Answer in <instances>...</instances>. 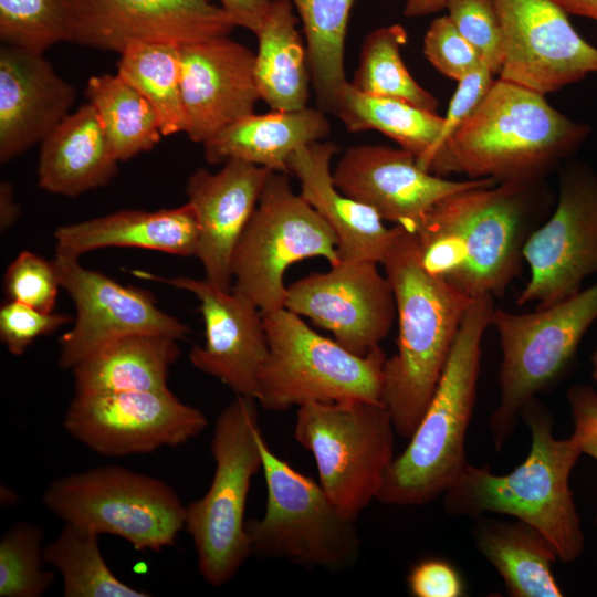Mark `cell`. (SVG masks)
<instances>
[{
    "label": "cell",
    "instance_id": "52a82bcc",
    "mask_svg": "<svg viewBox=\"0 0 597 597\" xmlns=\"http://www.w3.org/2000/svg\"><path fill=\"white\" fill-rule=\"evenodd\" d=\"M262 316L269 345L255 397L262 408L284 411L308 402L381 401L387 357L380 345L360 356L320 335L285 307Z\"/></svg>",
    "mask_w": 597,
    "mask_h": 597
},
{
    "label": "cell",
    "instance_id": "4dcf8cb0",
    "mask_svg": "<svg viewBox=\"0 0 597 597\" xmlns=\"http://www.w3.org/2000/svg\"><path fill=\"white\" fill-rule=\"evenodd\" d=\"M349 132L377 130L392 139L420 163L434 144L443 116L407 102L374 96L346 83L335 112Z\"/></svg>",
    "mask_w": 597,
    "mask_h": 597
},
{
    "label": "cell",
    "instance_id": "ba28073f",
    "mask_svg": "<svg viewBox=\"0 0 597 597\" xmlns=\"http://www.w3.org/2000/svg\"><path fill=\"white\" fill-rule=\"evenodd\" d=\"M595 322L597 282L531 313L494 307L491 326L499 334L502 360L500 401L489 429L496 450L514 432L524 405L564 373Z\"/></svg>",
    "mask_w": 597,
    "mask_h": 597
},
{
    "label": "cell",
    "instance_id": "74e56055",
    "mask_svg": "<svg viewBox=\"0 0 597 597\" xmlns=\"http://www.w3.org/2000/svg\"><path fill=\"white\" fill-rule=\"evenodd\" d=\"M43 531L20 522L0 541V596L40 597L53 584V572L42 568Z\"/></svg>",
    "mask_w": 597,
    "mask_h": 597
},
{
    "label": "cell",
    "instance_id": "9c48e42d",
    "mask_svg": "<svg viewBox=\"0 0 597 597\" xmlns=\"http://www.w3.org/2000/svg\"><path fill=\"white\" fill-rule=\"evenodd\" d=\"M266 505L260 519L245 520L251 555L325 569L352 566L362 538L320 483L295 470L260 440Z\"/></svg>",
    "mask_w": 597,
    "mask_h": 597
},
{
    "label": "cell",
    "instance_id": "7bdbcfd3",
    "mask_svg": "<svg viewBox=\"0 0 597 597\" xmlns=\"http://www.w3.org/2000/svg\"><path fill=\"white\" fill-rule=\"evenodd\" d=\"M72 322L62 313H46L7 300L0 307V338L7 349L20 356L40 336L49 335Z\"/></svg>",
    "mask_w": 597,
    "mask_h": 597
},
{
    "label": "cell",
    "instance_id": "83f0119b",
    "mask_svg": "<svg viewBox=\"0 0 597 597\" xmlns=\"http://www.w3.org/2000/svg\"><path fill=\"white\" fill-rule=\"evenodd\" d=\"M177 341L139 334L106 344L71 369L75 394L168 389L169 368L180 355Z\"/></svg>",
    "mask_w": 597,
    "mask_h": 597
},
{
    "label": "cell",
    "instance_id": "ffe728a7",
    "mask_svg": "<svg viewBox=\"0 0 597 597\" xmlns=\"http://www.w3.org/2000/svg\"><path fill=\"white\" fill-rule=\"evenodd\" d=\"M332 175L344 195L370 207L384 221L410 231L444 197L496 184L489 178L444 179L423 170L411 153L385 145L348 147Z\"/></svg>",
    "mask_w": 597,
    "mask_h": 597
},
{
    "label": "cell",
    "instance_id": "3957f363",
    "mask_svg": "<svg viewBox=\"0 0 597 597\" xmlns=\"http://www.w3.org/2000/svg\"><path fill=\"white\" fill-rule=\"evenodd\" d=\"M531 432L525 460L510 473L468 463L442 495L450 516L476 519L484 513L513 516L536 528L553 546L558 561L570 563L584 551L585 535L569 476L582 451L572 436L556 439L554 420L536 397L520 412Z\"/></svg>",
    "mask_w": 597,
    "mask_h": 597
},
{
    "label": "cell",
    "instance_id": "44dd1931",
    "mask_svg": "<svg viewBox=\"0 0 597 597\" xmlns=\"http://www.w3.org/2000/svg\"><path fill=\"white\" fill-rule=\"evenodd\" d=\"M254 61L249 48L228 36L180 46L181 96L190 140L203 144L254 113L260 100Z\"/></svg>",
    "mask_w": 597,
    "mask_h": 597
},
{
    "label": "cell",
    "instance_id": "7dc6e473",
    "mask_svg": "<svg viewBox=\"0 0 597 597\" xmlns=\"http://www.w3.org/2000/svg\"><path fill=\"white\" fill-rule=\"evenodd\" d=\"M20 207L14 197V190L10 182H0V229L9 230L18 220Z\"/></svg>",
    "mask_w": 597,
    "mask_h": 597
},
{
    "label": "cell",
    "instance_id": "c3c4849f",
    "mask_svg": "<svg viewBox=\"0 0 597 597\" xmlns=\"http://www.w3.org/2000/svg\"><path fill=\"white\" fill-rule=\"evenodd\" d=\"M446 0H406L404 14L409 18L429 15L444 10Z\"/></svg>",
    "mask_w": 597,
    "mask_h": 597
},
{
    "label": "cell",
    "instance_id": "f6af8a7d",
    "mask_svg": "<svg viewBox=\"0 0 597 597\" xmlns=\"http://www.w3.org/2000/svg\"><path fill=\"white\" fill-rule=\"evenodd\" d=\"M567 401L574 423L572 438L582 453L597 460V390L587 385L572 386Z\"/></svg>",
    "mask_w": 597,
    "mask_h": 597
},
{
    "label": "cell",
    "instance_id": "d6986e66",
    "mask_svg": "<svg viewBox=\"0 0 597 597\" xmlns=\"http://www.w3.org/2000/svg\"><path fill=\"white\" fill-rule=\"evenodd\" d=\"M133 273L188 291L197 297L205 323V344L191 348L190 363L235 395L255 398L259 373L269 353L259 307L240 293L223 290L207 279L163 277L145 271Z\"/></svg>",
    "mask_w": 597,
    "mask_h": 597
},
{
    "label": "cell",
    "instance_id": "836d02e7",
    "mask_svg": "<svg viewBox=\"0 0 597 597\" xmlns=\"http://www.w3.org/2000/svg\"><path fill=\"white\" fill-rule=\"evenodd\" d=\"M117 74L151 105L163 136L186 133L179 45L134 44L121 53Z\"/></svg>",
    "mask_w": 597,
    "mask_h": 597
},
{
    "label": "cell",
    "instance_id": "ac0fdd59",
    "mask_svg": "<svg viewBox=\"0 0 597 597\" xmlns=\"http://www.w3.org/2000/svg\"><path fill=\"white\" fill-rule=\"evenodd\" d=\"M374 261H341L286 290L284 307L333 333L364 356L388 335L397 316L394 291Z\"/></svg>",
    "mask_w": 597,
    "mask_h": 597
},
{
    "label": "cell",
    "instance_id": "d4e9b609",
    "mask_svg": "<svg viewBox=\"0 0 597 597\" xmlns=\"http://www.w3.org/2000/svg\"><path fill=\"white\" fill-rule=\"evenodd\" d=\"M198 235L197 218L188 202L157 211L121 210L54 231L56 254L72 258L111 247L196 256Z\"/></svg>",
    "mask_w": 597,
    "mask_h": 597
},
{
    "label": "cell",
    "instance_id": "2e32d148",
    "mask_svg": "<svg viewBox=\"0 0 597 597\" xmlns=\"http://www.w3.org/2000/svg\"><path fill=\"white\" fill-rule=\"evenodd\" d=\"M75 44L123 53L134 44L185 45L228 36L235 25L210 0H67Z\"/></svg>",
    "mask_w": 597,
    "mask_h": 597
},
{
    "label": "cell",
    "instance_id": "7c38bea8",
    "mask_svg": "<svg viewBox=\"0 0 597 597\" xmlns=\"http://www.w3.org/2000/svg\"><path fill=\"white\" fill-rule=\"evenodd\" d=\"M341 262L337 239L318 212L296 195L286 172L273 171L232 255L233 291L261 313L284 308L289 266L308 258Z\"/></svg>",
    "mask_w": 597,
    "mask_h": 597
},
{
    "label": "cell",
    "instance_id": "f1b7e54d",
    "mask_svg": "<svg viewBox=\"0 0 597 597\" xmlns=\"http://www.w3.org/2000/svg\"><path fill=\"white\" fill-rule=\"evenodd\" d=\"M475 545L496 569L512 597H562L552 570L558 561L551 543L530 524L476 517Z\"/></svg>",
    "mask_w": 597,
    "mask_h": 597
},
{
    "label": "cell",
    "instance_id": "6da1fadb",
    "mask_svg": "<svg viewBox=\"0 0 597 597\" xmlns=\"http://www.w3.org/2000/svg\"><path fill=\"white\" fill-rule=\"evenodd\" d=\"M537 182L480 186L433 205L411 231L427 272L471 300L504 294L538 227L532 202Z\"/></svg>",
    "mask_w": 597,
    "mask_h": 597
},
{
    "label": "cell",
    "instance_id": "f35d334b",
    "mask_svg": "<svg viewBox=\"0 0 597 597\" xmlns=\"http://www.w3.org/2000/svg\"><path fill=\"white\" fill-rule=\"evenodd\" d=\"M444 10L491 71L500 74L504 57L503 34L493 0H446Z\"/></svg>",
    "mask_w": 597,
    "mask_h": 597
},
{
    "label": "cell",
    "instance_id": "e0dca14e",
    "mask_svg": "<svg viewBox=\"0 0 597 597\" xmlns=\"http://www.w3.org/2000/svg\"><path fill=\"white\" fill-rule=\"evenodd\" d=\"M502 27L501 80L543 95L597 73V48L556 0H493Z\"/></svg>",
    "mask_w": 597,
    "mask_h": 597
},
{
    "label": "cell",
    "instance_id": "5b68a950",
    "mask_svg": "<svg viewBox=\"0 0 597 597\" xmlns=\"http://www.w3.org/2000/svg\"><path fill=\"white\" fill-rule=\"evenodd\" d=\"M492 296L474 300L464 314L429 406L406 449L388 468L377 501L428 504L454 483L465 465V438L476 399L481 342L494 310Z\"/></svg>",
    "mask_w": 597,
    "mask_h": 597
},
{
    "label": "cell",
    "instance_id": "d590c367",
    "mask_svg": "<svg viewBox=\"0 0 597 597\" xmlns=\"http://www.w3.org/2000/svg\"><path fill=\"white\" fill-rule=\"evenodd\" d=\"M408 40L400 24L378 28L365 38L352 84L363 93L396 98L437 113L438 100L407 70L400 49Z\"/></svg>",
    "mask_w": 597,
    "mask_h": 597
},
{
    "label": "cell",
    "instance_id": "603a6c76",
    "mask_svg": "<svg viewBox=\"0 0 597 597\" xmlns=\"http://www.w3.org/2000/svg\"><path fill=\"white\" fill-rule=\"evenodd\" d=\"M76 91L43 54L0 49V163L7 164L44 137L66 116Z\"/></svg>",
    "mask_w": 597,
    "mask_h": 597
},
{
    "label": "cell",
    "instance_id": "e575fe53",
    "mask_svg": "<svg viewBox=\"0 0 597 597\" xmlns=\"http://www.w3.org/2000/svg\"><path fill=\"white\" fill-rule=\"evenodd\" d=\"M43 562L62 576L65 597H147L146 590L122 582L106 564L98 534L65 523L57 538L43 549Z\"/></svg>",
    "mask_w": 597,
    "mask_h": 597
},
{
    "label": "cell",
    "instance_id": "d6a6232c",
    "mask_svg": "<svg viewBox=\"0 0 597 597\" xmlns=\"http://www.w3.org/2000/svg\"><path fill=\"white\" fill-rule=\"evenodd\" d=\"M296 8L306 39L307 63L320 104L335 112L347 83L344 49L355 0H290Z\"/></svg>",
    "mask_w": 597,
    "mask_h": 597
},
{
    "label": "cell",
    "instance_id": "bcb514c9",
    "mask_svg": "<svg viewBox=\"0 0 597 597\" xmlns=\"http://www.w3.org/2000/svg\"><path fill=\"white\" fill-rule=\"evenodd\" d=\"M219 2L237 27L256 34L266 19L271 0H219Z\"/></svg>",
    "mask_w": 597,
    "mask_h": 597
},
{
    "label": "cell",
    "instance_id": "f907efd6",
    "mask_svg": "<svg viewBox=\"0 0 597 597\" xmlns=\"http://www.w3.org/2000/svg\"><path fill=\"white\" fill-rule=\"evenodd\" d=\"M591 362V376L595 383L597 384V347L590 356Z\"/></svg>",
    "mask_w": 597,
    "mask_h": 597
},
{
    "label": "cell",
    "instance_id": "30bf717a",
    "mask_svg": "<svg viewBox=\"0 0 597 597\" xmlns=\"http://www.w3.org/2000/svg\"><path fill=\"white\" fill-rule=\"evenodd\" d=\"M395 427L381 401L308 402L297 409L295 440L315 460L320 484L349 519L377 499L395 459Z\"/></svg>",
    "mask_w": 597,
    "mask_h": 597
},
{
    "label": "cell",
    "instance_id": "1f68e13d",
    "mask_svg": "<svg viewBox=\"0 0 597 597\" xmlns=\"http://www.w3.org/2000/svg\"><path fill=\"white\" fill-rule=\"evenodd\" d=\"M85 95L118 161L148 151L160 140L163 134L151 105L118 74L90 77Z\"/></svg>",
    "mask_w": 597,
    "mask_h": 597
},
{
    "label": "cell",
    "instance_id": "681fc988",
    "mask_svg": "<svg viewBox=\"0 0 597 597\" xmlns=\"http://www.w3.org/2000/svg\"><path fill=\"white\" fill-rule=\"evenodd\" d=\"M567 12L594 20L597 23V0H556Z\"/></svg>",
    "mask_w": 597,
    "mask_h": 597
},
{
    "label": "cell",
    "instance_id": "277c9868",
    "mask_svg": "<svg viewBox=\"0 0 597 597\" xmlns=\"http://www.w3.org/2000/svg\"><path fill=\"white\" fill-rule=\"evenodd\" d=\"M590 127L554 108L545 95L498 78L446 145L442 171L496 182H537L573 155Z\"/></svg>",
    "mask_w": 597,
    "mask_h": 597
},
{
    "label": "cell",
    "instance_id": "4fadbf2b",
    "mask_svg": "<svg viewBox=\"0 0 597 597\" xmlns=\"http://www.w3.org/2000/svg\"><path fill=\"white\" fill-rule=\"evenodd\" d=\"M531 276L517 304L553 305L597 273V174L578 161L564 167L556 207L523 250Z\"/></svg>",
    "mask_w": 597,
    "mask_h": 597
},
{
    "label": "cell",
    "instance_id": "cb8c5ba5",
    "mask_svg": "<svg viewBox=\"0 0 597 597\" xmlns=\"http://www.w3.org/2000/svg\"><path fill=\"white\" fill-rule=\"evenodd\" d=\"M337 147L315 142L298 148L287 169L301 184V197L327 222L337 239L341 261L381 263L396 233L370 207L344 195L334 184L331 170Z\"/></svg>",
    "mask_w": 597,
    "mask_h": 597
},
{
    "label": "cell",
    "instance_id": "8d00e7d4",
    "mask_svg": "<svg viewBox=\"0 0 597 597\" xmlns=\"http://www.w3.org/2000/svg\"><path fill=\"white\" fill-rule=\"evenodd\" d=\"M0 39L39 54L70 41L67 0H0Z\"/></svg>",
    "mask_w": 597,
    "mask_h": 597
},
{
    "label": "cell",
    "instance_id": "60d3db41",
    "mask_svg": "<svg viewBox=\"0 0 597 597\" xmlns=\"http://www.w3.org/2000/svg\"><path fill=\"white\" fill-rule=\"evenodd\" d=\"M494 73L486 63L458 81L457 90L449 103L439 135L418 165L426 171L441 176L442 159L447 143L458 128L472 115L483 101L493 82Z\"/></svg>",
    "mask_w": 597,
    "mask_h": 597
},
{
    "label": "cell",
    "instance_id": "8992f818",
    "mask_svg": "<svg viewBox=\"0 0 597 597\" xmlns=\"http://www.w3.org/2000/svg\"><path fill=\"white\" fill-rule=\"evenodd\" d=\"M212 433V481L202 498L186 505L185 528L195 545L199 574L220 587L251 556L244 513L251 480L262 469L258 400L235 395Z\"/></svg>",
    "mask_w": 597,
    "mask_h": 597
},
{
    "label": "cell",
    "instance_id": "b9f144b4",
    "mask_svg": "<svg viewBox=\"0 0 597 597\" xmlns=\"http://www.w3.org/2000/svg\"><path fill=\"white\" fill-rule=\"evenodd\" d=\"M423 54L436 70L457 82L485 63L447 14L433 19L427 29Z\"/></svg>",
    "mask_w": 597,
    "mask_h": 597
},
{
    "label": "cell",
    "instance_id": "7402d4cb",
    "mask_svg": "<svg viewBox=\"0 0 597 597\" xmlns=\"http://www.w3.org/2000/svg\"><path fill=\"white\" fill-rule=\"evenodd\" d=\"M273 170L230 159L218 172L198 168L188 179L187 202L198 222L196 258L206 279L232 290L231 262L235 245L252 217Z\"/></svg>",
    "mask_w": 597,
    "mask_h": 597
},
{
    "label": "cell",
    "instance_id": "f546056e",
    "mask_svg": "<svg viewBox=\"0 0 597 597\" xmlns=\"http://www.w3.org/2000/svg\"><path fill=\"white\" fill-rule=\"evenodd\" d=\"M297 21L290 0H271L266 19L255 34V82L260 98L271 111L304 108L308 101L307 52Z\"/></svg>",
    "mask_w": 597,
    "mask_h": 597
},
{
    "label": "cell",
    "instance_id": "9a60e30c",
    "mask_svg": "<svg viewBox=\"0 0 597 597\" xmlns=\"http://www.w3.org/2000/svg\"><path fill=\"white\" fill-rule=\"evenodd\" d=\"M61 287L74 302V325L60 338L59 366L71 370L116 339L139 334L184 338L189 328L163 312L151 293L124 286L101 272L82 266L78 258L55 255Z\"/></svg>",
    "mask_w": 597,
    "mask_h": 597
},
{
    "label": "cell",
    "instance_id": "ee69618b",
    "mask_svg": "<svg viewBox=\"0 0 597 597\" xmlns=\"http://www.w3.org/2000/svg\"><path fill=\"white\" fill-rule=\"evenodd\" d=\"M410 593L416 597H460L463 582L457 569L443 559L427 558L408 575Z\"/></svg>",
    "mask_w": 597,
    "mask_h": 597
},
{
    "label": "cell",
    "instance_id": "7a4b0ae2",
    "mask_svg": "<svg viewBox=\"0 0 597 597\" xmlns=\"http://www.w3.org/2000/svg\"><path fill=\"white\" fill-rule=\"evenodd\" d=\"M397 307V352L386 359L381 402L410 439L425 415L471 300L423 268L415 234L396 226L380 263Z\"/></svg>",
    "mask_w": 597,
    "mask_h": 597
},
{
    "label": "cell",
    "instance_id": "484cf974",
    "mask_svg": "<svg viewBox=\"0 0 597 597\" xmlns=\"http://www.w3.org/2000/svg\"><path fill=\"white\" fill-rule=\"evenodd\" d=\"M97 113L88 102L66 115L40 143L39 186L76 197L107 185L118 172Z\"/></svg>",
    "mask_w": 597,
    "mask_h": 597
},
{
    "label": "cell",
    "instance_id": "ab89813d",
    "mask_svg": "<svg viewBox=\"0 0 597 597\" xmlns=\"http://www.w3.org/2000/svg\"><path fill=\"white\" fill-rule=\"evenodd\" d=\"M61 287L53 261L22 251L8 266L3 289L7 300L51 313Z\"/></svg>",
    "mask_w": 597,
    "mask_h": 597
},
{
    "label": "cell",
    "instance_id": "4316f807",
    "mask_svg": "<svg viewBox=\"0 0 597 597\" xmlns=\"http://www.w3.org/2000/svg\"><path fill=\"white\" fill-rule=\"evenodd\" d=\"M324 113L310 107L250 114L205 142L209 164L240 159L273 171L287 172V161L298 148L328 136Z\"/></svg>",
    "mask_w": 597,
    "mask_h": 597
},
{
    "label": "cell",
    "instance_id": "5bb4252c",
    "mask_svg": "<svg viewBox=\"0 0 597 597\" xmlns=\"http://www.w3.org/2000/svg\"><path fill=\"white\" fill-rule=\"evenodd\" d=\"M205 413L170 389L75 394L63 419L70 436L95 453L123 457L177 447L207 427Z\"/></svg>",
    "mask_w": 597,
    "mask_h": 597
},
{
    "label": "cell",
    "instance_id": "8fae6325",
    "mask_svg": "<svg viewBox=\"0 0 597 597\" xmlns=\"http://www.w3.org/2000/svg\"><path fill=\"white\" fill-rule=\"evenodd\" d=\"M42 500L65 523L119 536L136 551L160 552L185 527L186 505L169 484L119 465L57 478Z\"/></svg>",
    "mask_w": 597,
    "mask_h": 597
}]
</instances>
